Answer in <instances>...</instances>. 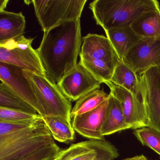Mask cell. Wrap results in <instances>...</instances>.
I'll return each mask as SVG.
<instances>
[{"label":"cell","instance_id":"6da1fadb","mask_svg":"<svg viewBox=\"0 0 160 160\" xmlns=\"http://www.w3.org/2000/svg\"><path fill=\"white\" fill-rule=\"evenodd\" d=\"M81 39L80 18L66 21L44 32L36 50L49 80L58 84L75 68Z\"/></svg>","mask_w":160,"mask_h":160},{"label":"cell","instance_id":"7a4b0ae2","mask_svg":"<svg viewBox=\"0 0 160 160\" xmlns=\"http://www.w3.org/2000/svg\"><path fill=\"white\" fill-rule=\"evenodd\" d=\"M160 8L156 0H95L89 8L104 31L130 26L142 13Z\"/></svg>","mask_w":160,"mask_h":160},{"label":"cell","instance_id":"3957f363","mask_svg":"<svg viewBox=\"0 0 160 160\" xmlns=\"http://www.w3.org/2000/svg\"><path fill=\"white\" fill-rule=\"evenodd\" d=\"M80 62L102 83L110 82L119 59L107 37L89 34L83 38Z\"/></svg>","mask_w":160,"mask_h":160},{"label":"cell","instance_id":"277c9868","mask_svg":"<svg viewBox=\"0 0 160 160\" xmlns=\"http://www.w3.org/2000/svg\"><path fill=\"white\" fill-rule=\"evenodd\" d=\"M23 72L33 87L44 116L58 117L72 124L71 101L63 94L58 84L46 76L25 69Z\"/></svg>","mask_w":160,"mask_h":160},{"label":"cell","instance_id":"5b68a950","mask_svg":"<svg viewBox=\"0 0 160 160\" xmlns=\"http://www.w3.org/2000/svg\"><path fill=\"white\" fill-rule=\"evenodd\" d=\"M87 0H33L36 17L42 30L66 21L79 19Z\"/></svg>","mask_w":160,"mask_h":160},{"label":"cell","instance_id":"8992f818","mask_svg":"<svg viewBox=\"0 0 160 160\" xmlns=\"http://www.w3.org/2000/svg\"><path fill=\"white\" fill-rule=\"evenodd\" d=\"M33 40V38H27L23 35L0 43V62L46 76L38 52L32 46Z\"/></svg>","mask_w":160,"mask_h":160},{"label":"cell","instance_id":"52a82bcc","mask_svg":"<svg viewBox=\"0 0 160 160\" xmlns=\"http://www.w3.org/2000/svg\"><path fill=\"white\" fill-rule=\"evenodd\" d=\"M137 93L145 108L148 127L160 132V66L138 75Z\"/></svg>","mask_w":160,"mask_h":160},{"label":"cell","instance_id":"ba28073f","mask_svg":"<svg viewBox=\"0 0 160 160\" xmlns=\"http://www.w3.org/2000/svg\"><path fill=\"white\" fill-rule=\"evenodd\" d=\"M119 155L118 149L110 142L90 139L61 150L54 160H115Z\"/></svg>","mask_w":160,"mask_h":160},{"label":"cell","instance_id":"9c48e42d","mask_svg":"<svg viewBox=\"0 0 160 160\" xmlns=\"http://www.w3.org/2000/svg\"><path fill=\"white\" fill-rule=\"evenodd\" d=\"M122 61L138 76L152 67L160 66V35L140 38Z\"/></svg>","mask_w":160,"mask_h":160},{"label":"cell","instance_id":"30bf717a","mask_svg":"<svg viewBox=\"0 0 160 160\" xmlns=\"http://www.w3.org/2000/svg\"><path fill=\"white\" fill-rule=\"evenodd\" d=\"M55 142L44 123L33 133L10 144L0 146V160H19Z\"/></svg>","mask_w":160,"mask_h":160},{"label":"cell","instance_id":"8fae6325","mask_svg":"<svg viewBox=\"0 0 160 160\" xmlns=\"http://www.w3.org/2000/svg\"><path fill=\"white\" fill-rule=\"evenodd\" d=\"M102 82L79 62L75 68L58 83L61 91L71 101H77L95 90Z\"/></svg>","mask_w":160,"mask_h":160},{"label":"cell","instance_id":"7c38bea8","mask_svg":"<svg viewBox=\"0 0 160 160\" xmlns=\"http://www.w3.org/2000/svg\"><path fill=\"white\" fill-rule=\"evenodd\" d=\"M105 84L110 89L109 94L119 102L130 128L135 130L148 127L145 108L138 93L134 94L111 82Z\"/></svg>","mask_w":160,"mask_h":160},{"label":"cell","instance_id":"4fadbf2b","mask_svg":"<svg viewBox=\"0 0 160 160\" xmlns=\"http://www.w3.org/2000/svg\"><path fill=\"white\" fill-rule=\"evenodd\" d=\"M24 69L0 62V80L35 108L39 115L44 116L30 81L23 72Z\"/></svg>","mask_w":160,"mask_h":160},{"label":"cell","instance_id":"5bb4252c","mask_svg":"<svg viewBox=\"0 0 160 160\" xmlns=\"http://www.w3.org/2000/svg\"><path fill=\"white\" fill-rule=\"evenodd\" d=\"M108 99L95 109L74 117L72 126L80 135L90 139L105 140L102 129L105 120Z\"/></svg>","mask_w":160,"mask_h":160},{"label":"cell","instance_id":"9a60e30c","mask_svg":"<svg viewBox=\"0 0 160 160\" xmlns=\"http://www.w3.org/2000/svg\"><path fill=\"white\" fill-rule=\"evenodd\" d=\"M26 25L22 12H0V43L23 36Z\"/></svg>","mask_w":160,"mask_h":160},{"label":"cell","instance_id":"2e32d148","mask_svg":"<svg viewBox=\"0 0 160 160\" xmlns=\"http://www.w3.org/2000/svg\"><path fill=\"white\" fill-rule=\"evenodd\" d=\"M120 60L140 39L130 26L115 28L105 31Z\"/></svg>","mask_w":160,"mask_h":160},{"label":"cell","instance_id":"e0dca14e","mask_svg":"<svg viewBox=\"0 0 160 160\" xmlns=\"http://www.w3.org/2000/svg\"><path fill=\"white\" fill-rule=\"evenodd\" d=\"M131 129L126 122L125 116L119 101L109 94L108 107L105 120L102 129L103 136Z\"/></svg>","mask_w":160,"mask_h":160},{"label":"cell","instance_id":"ac0fdd59","mask_svg":"<svg viewBox=\"0 0 160 160\" xmlns=\"http://www.w3.org/2000/svg\"><path fill=\"white\" fill-rule=\"evenodd\" d=\"M140 38L160 35V8L142 13L130 25Z\"/></svg>","mask_w":160,"mask_h":160},{"label":"cell","instance_id":"d6986e66","mask_svg":"<svg viewBox=\"0 0 160 160\" xmlns=\"http://www.w3.org/2000/svg\"><path fill=\"white\" fill-rule=\"evenodd\" d=\"M55 140L69 144L75 139V132L72 124L61 118L56 117H42Z\"/></svg>","mask_w":160,"mask_h":160},{"label":"cell","instance_id":"ffe728a7","mask_svg":"<svg viewBox=\"0 0 160 160\" xmlns=\"http://www.w3.org/2000/svg\"><path fill=\"white\" fill-rule=\"evenodd\" d=\"M110 82L124 88L134 94L137 93L138 75L122 61H119L115 66Z\"/></svg>","mask_w":160,"mask_h":160},{"label":"cell","instance_id":"44dd1931","mask_svg":"<svg viewBox=\"0 0 160 160\" xmlns=\"http://www.w3.org/2000/svg\"><path fill=\"white\" fill-rule=\"evenodd\" d=\"M0 107L37 114L35 108L18 95L8 85L0 84Z\"/></svg>","mask_w":160,"mask_h":160},{"label":"cell","instance_id":"7402d4cb","mask_svg":"<svg viewBox=\"0 0 160 160\" xmlns=\"http://www.w3.org/2000/svg\"><path fill=\"white\" fill-rule=\"evenodd\" d=\"M108 97L109 94H108L103 89H100L88 93L76 101L71 112V118L72 119L78 115L95 109L108 99Z\"/></svg>","mask_w":160,"mask_h":160},{"label":"cell","instance_id":"603a6c76","mask_svg":"<svg viewBox=\"0 0 160 160\" xmlns=\"http://www.w3.org/2000/svg\"><path fill=\"white\" fill-rule=\"evenodd\" d=\"M42 120V116L38 114L0 107V121L22 123L36 122Z\"/></svg>","mask_w":160,"mask_h":160},{"label":"cell","instance_id":"cb8c5ba5","mask_svg":"<svg viewBox=\"0 0 160 160\" xmlns=\"http://www.w3.org/2000/svg\"><path fill=\"white\" fill-rule=\"evenodd\" d=\"M135 136L144 146H147L160 156V132L149 127L135 130Z\"/></svg>","mask_w":160,"mask_h":160},{"label":"cell","instance_id":"d4e9b609","mask_svg":"<svg viewBox=\"0 0 160 160\" xmlns=\"http://www.w3.org/2000/svg\"><path fill=\"white\" fill-rule=\"evenodd\" d=\"M61 150L55 142L19 160H53Z\"/></svg>","mask_w":160,"mask_h":160},{"label":"cell","instance_id":"484cf974","mask_svg":"<svg viewBox=\"0 0 160 160\" xmlns=\"http://www.w3.org/2000/svg\"><path fill=\"white\" fill-rule=\"evenodd\" d=\"M38 122L20 123V122L0 121V136L8 134L17 132L18 130L25 129L33 125Z\"/></svg>","mask_w":160,"mask_h":160},{"label":"cell","instance_id":"4316f807","mask_svg":"<svg viewBox=\"0 0 160 160\" xmlns=\"http://www.w3.org/2000/svg\"><path fill=\"white\" fill-rule=\"evenodd\" d=\"M123 160H148L146 156L143 155H138L131 158H126Z\"/></svg>","mask_w":160,"mask_h":160},{"label":"cell","instance_id":"83f0119b","mask_svg":"<svg viewBox=\"0 0 160 160\" xmlns=\"http://www.w3.org/2000/svg\"><path fill=\"white\" fill-rule=\"evenodd\" d=\"M8 2V0H0V12L4 11Z\"/></svg>","mask_w":160,"mask_h":160},{"label":"cell","instance_id":"f1b7e54d","mask_svg":"<svg viewBox=\"0 0 160 160\" xmlns=\"http://www.w3.org/2000/svg\"></svg>","mask_w":160,"mask_h":160}]
</instances>
